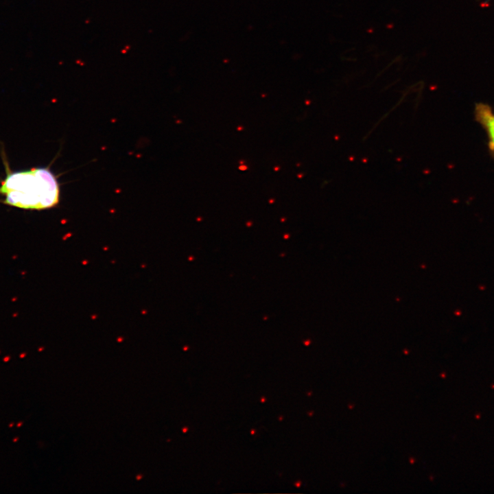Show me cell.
<instances>
[{
  "label": "cell",
  "mask_w": 494,
  "mask_h": 494,
  "mask_svg": "<svg viewBox=\"0 0 494 494\" xmlns=\"http://www.w3.org/2000/svg\"><path fill=\"white\" fill-rule=\"evenodd\" d=\"M7 174L0 185L1 201L23 209L43 210L56 207L60 201V185L47 167H36Z\"/></svg>",
  "instance_id": "6da1fadb"
},
{
  "label": "cell",
  "mask_w": 494,
  "mask_h": 494,
  "mask_svg": "<svg viewBox=\"0 0 494 494\" xmlns=\"http://www.w3.org/2000/svg\"><path fill=\"white\" fill-rule=\"evenodd\" d=\"M475 117L486 130L489 138L490 149L494 152V114L490 107L484 104H478L475 106Z\"/></svg>",
  "instance_id": "7a4b0ae2"
}]
</instances>
